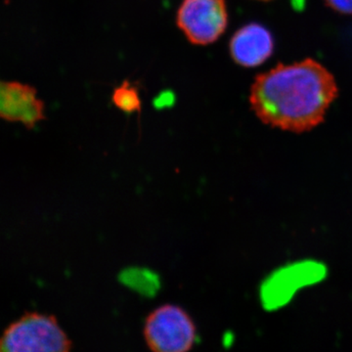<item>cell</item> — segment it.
Masks as SVG:
<instances>
[{
  "label": "cell",
  "instance_id": "6da1fadb",
  "mask_svg": "<svg viewBox=\"0 0 352 352\" xmlns=\"http://www.w3.org/2000/svg\"><path fill=\"white\" fill-rule=\"evenodd\" d=\"M338 94L337 83L325 67L312 59L279 65L256 78L251 105L268 126L305 132L320 124Z\"/></svg>",
  "mask_w": 352,
  "mask_h": 352
},
{
  "label": "cell",
  "instance_id": "7a4b0ae2",
  "mask_svg": "<svg viewBox=\"0 0 352 352\" xmlns=\"http://www.w3.org/2000/svg\"><path fill=\"white\" fill-rule=\"evenodd\" d=\"M73 342L53 315L25 312L6 329L0 340L4 352H67Z\"/></svg>",
  "mask_w": 352,
  "mask_h": 352
},
{
  "label": "cell",
  "instance_id": "3957f363",
  "mask_svg": "<svg viewBox=\"0 0 352 352\" xmlns=\"http://www.w3.org/2000/svg\"><path fill=\"white\" fill-rule=\"evenodd\" d=\"M143 336L150 351L186 352L195 346L197 328L186 310L166 303L148 315Z\"/></svg>",
  "mask_w": 352,
  "mask_h": 352
},
{
  "label": "cell",
  "instance_id": "277c9868",
  "mask_svg": "<svg viewBox=\"0 0 352 352\" xmlns=\"http://www.w3.org/2000/svg\"><path fill=\"white\" fill-rule=\"evenodd\" d=\"M176 24L187 39L197 45L214 43L226 32L228 13L224 0H183Z\"/></svg>",
  "mask_w": 352,
  "mask_h": 352
},
{
  "label": "cell",
  "instance_id": "5b68a950",
  "mask_svg": "<svg viewBox=\"0 0 352 352\" xmlns=\"http://www.w3.org/2000/svg\"><path fill=\"white\" fill-rule=\"evenodd\" d=\"M44 103L31 85L3 82L0 85V116L8 122H21L32 129L45 119Z\"/></svg>",
  "mask_w": 352,
  "mask_h": 352
},
{
  "label": "cell",
  "instance_id": "8992f818",
  "mask_svg": "<svg viewBox=\"0 0 352 352\" xmlns=\"http://www.w3.org/2000/svg\"><path fill=\"white\" fill-rule=\"evenodd\" d=\"M274 48L270 32L258 24L241 28L230 41V53L236 63L256 67L271 56Z\"/></svg>",
  "mask_w": 352,
  "mask_h": 352
},
{
  "label": "cell",
  "instance_id": "52a82bcc",
  "mask_svg": "<svg viewBox=\"0 0 352 352\" xmlns=\"http://www.w3.org/2000/svg\"><path fill=\"white\" fill-rule=\"evenodd\" d=\"M112 100L116 107L126 113L139 112L141 109V98L138 87L127 80L115 88Z\"/></svg>",
  "mask_w": 352,
  "mask_h": 352
},
{
  "label": "cell",
  "instance_id": "ba28073f",
  "mask_svg": "<svg viewBox=\"0 0 352 352\" xmlns=\"http://www.w3.org/2000/svg\"><path fill=\"white\" fill-rule=\"evenodd\" d=\"M331 8L340 13L352 14V0H325Z\"/></svg>",
  "mask_w": 352,
  "mask_h": 352
},
{
  "label": "cell",
  "instance_id": "9c48e42d",
  "mask_svg": "<svg viewBox=\"0 0 352 352\" xmlns=\"http://www.w3.org/2000/svg\"><path fill=\"white\" fill-rule=\"evenodd\" d=\"M305 1H307V0H291V3L294 8L300 11L305 8Z\"/></svg>",
  "mask_w": 352,
  "mask_h": 352
}]
</instances>
